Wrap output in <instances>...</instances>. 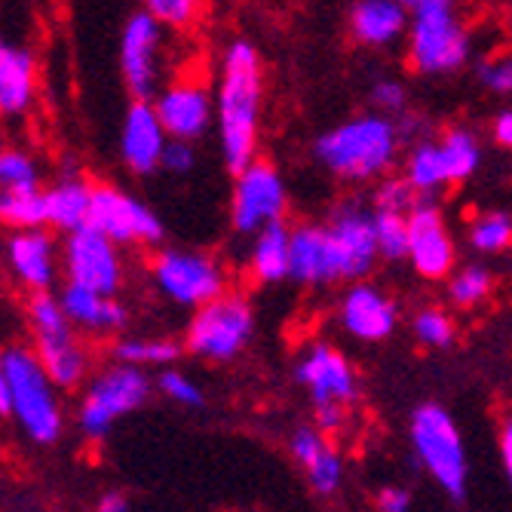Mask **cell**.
Wrapping results in <instances>:
<instances>
[{"label": "cell", "mask_w": 512, "mask_h": 512, "mask_svg": "<svg viewBox=\"0 0 512 512\" xmlns=\"http://www.w3.org/2000/svg\"><path fill=\"white\" fill-rule=\"evenodd\" d=\"M261 99H264V71L258 50L237 37L227 43L221 56V77L215 89V117L221 157L230 172H243L258 151V126H261Z\"/></svg>", "instance_id": "obj_1"}, {"label": "cell", "mask_w": 512, "mask_h": 512, "mask_svg": "<svg viewBox=\"0 0 512 512\" xmlns=\"http://www.w3.org/2000/svg\"><path fill=\"white\" fill-rule=\"evenodd\" d=\"M402 145L399 126L390 114H359L316 135V163L347 184L381 181L396 163Z\"/></svg>", "instance_id": "obj_2"}, {"label": "cell", "mask_w": 512, "mask_h": 512, "mask_svg": "<svg viewBox=\"0 0 512 512\" xmlns=\"http://www.w3.org/2000/svg\"><path fill=\"white\" fill-rule=\"evenodd\" d=\"M0 414L16 417L34 445L59 442L65 430L59 387L37 350L13 344L0 356Z\"/></svg>", "instance_id": "obj_3"}, {"label": "cell", "mask_w": 512, "mask_h": 512, "mask_svg": "<svg viewBox=\"0 0 512 512\" xmlns=\"http://www.w3.org/2000/svg\"><path fill=\"white\" fill-rule=\"evenodd\" d=\"M408 442L417 463L454 503L467 497L470 457L448 408H442L439 402L417 405L408 421Z\"/></svg>", "instance_id": "obj_4"}, {"label": "cell", "mask_w": 512, "mask_h": 512, "mask_svg": "<svg viewBox=\"0 0 512 512\" xmlns=\"http://www.w3.org/2000/svg\"><path fill=\"white\" fill-rule=\"evenodd\" d=\"M473 40L454 0H427L411 10L408 65L421 74H451L470 62Z\"/></svg>", "instance_id": "obj_5"}, {"label": "cell", "mask_w": 512, "mask_h": 512, "mask_svg": "<svg viewBox=\"0 0 512 512\" xmlns=\"http://www.w3.org/2000/svg\"><path fill=\"white\" fill-rule=\"evenodd\" d=\"M28 329L34 338V350L40 362L50 371L59 390H74L86 381L89 371V353L83 350L77 338V325L68 319L62 298L50 292H37L25 304Z\"/></svg>", "instance_id": "obj_6"}, {"label": "cell", "mask_w": 512, "mask_h": 512, "mask_svg": "<svg viewBox=\"0 0 512 512\" xmlns=\"http://www.w3.org/2000/svg\"><path fill=\"white\" fill-rule=\"evenodd\" d=\"M255 335V313L243 295H218L215 301L194 310L188 322L184 347L203 362L237 359Z\"/></svg>", "instance_id": "obj_7"}, {"label": "cell", "mask_w": 512, "mask_h": 512, "mask_svg": "<svg viewBox=\"0 0 512 512\" xmlns=\"http://www.w3.org/2000/svg\"><path fill=\"white\" fill-rule=\"evenodd\" d=\"M148 396H151V381L145 375V368L117 362L105 368L99 378L89 381L77 408V427L89 442H99L114 430L120 417L142 408Z\"/></svg>", "instance_id": "obj_8"}, {"label": "cell", "mask_w": 512, "mask_h": 512, "mask_svg": "<svg viewBox=\"0 0 512 512\" xmlns=\"http://www.w3.org/2000/svg\"><path fill=\"white\" fill-rule=\"evenodd\" d=\"M151 276L163 298L191 310L215 301L227 289V276L218 258L191 249H160L151 261Z\"/></svg>", "instance_id": "obj_9"}, {"label": "cell", "mask_w": 512, "mask_h": 512, "mask_svg": "<svg viewBox=\"0 0 512 512\" xmlns=\"http://www.w3.org/2000/svg\"><path fill=\"white\" fill-rule=\"evenodd\" d=\"M289 209V191L279 169L267 160H252L234 175L230 191V224L237 234H258L261 227L283 221Z\"/></svg>", "instance_id": "obj_10"}, {"label": "cell", "mask_w": 512, "mask_h": 512, "mask_svg": "<svg viewBox=\"0 0 512 512\" xmlns=\"http://www.w3.org/2000/svg\"><path fill=\"white\" fill-rule=\"evenodd\" d=\"M89 227L114 240L117 246H160L166 237V227L160 215L135 200L132 194L114 188V184H96L92 191V209H89Z\"/></svg>", "instance_id": "obj_11"}, {"label": "cell", "mask_w": 512, "mask_h": 512, "mask_svg": "<svg viewBox=\"0 0 512 512\" xmlns=\"http://www.w3.org/2000/svg\"><path fill=\"white\" fill-rule=\"evenodd\" d=\"M62 270L68 283L96 289L102 295H117L123 286V258L120 246L99 234L96 227H80L65 237L62 246Z\"/></svg>", "instance_id": "obj_12"}, {"label": "cell", "mask_w": 512, "mask_h": 512, "mask_svg": "<svg viewBox=\"0 0 512 512\" xmlns=\"http://www.w3.org/2000/svg\"><path fill=\"white\" fill-rule=\"evenodd\" d=\"M160 46L163 22H157L145 7L135 10L120 31V74L132 99L154 102L160 92Z\"/></svg>", "instance_id": "obj_13"}, {"label": "cell", "mask_w": 512, "mask_h": 512, "mask_svg": "<svg viewBox=\"0 0 512 512\" xmlns=\"http://www.w3.org/2000/svg\"><path fill=\"white\" fill-rule=\"evenodd\" d=\"M341 261L344 283H359L365 279L375 264L381 261L378 234H375V209H368L356 200H347L332 209L329 221H325Z\"/></svg>", "instance_id": "obj_14"}, {"label": "cell", "mask_w": 512, "mask_h": 512, "mask_svg": "<svg viewBox=\"0 0 512 512\" xmlns=\"http://www.w3.org/2000/svg\"><path fill=\"white\" fill-rule=\"evenodd\" d=\"M408 224H411L408 261H411L414 273L421 279H430V283L448 279L457 264V249H454V240L448 234L439 206L430 203L427 197H421L417 206L408 212Z\"/></svg>", "instance_id": "obj_15"}, {"label": "cell", "mask_w": 512, "mask_h": 512, "mask_svg": "<svg viewBox=\"0 0 512 512\" xmlns=\"http://www.w3.org/2000/svg\"><path fill=\"white\" fill-rule=\"evenodd\" d=\"M298 384L310 393L313 405L319 402H341L353 405L359 396V381L350 359L325 341H316L295 365Z\"/></svg>", "instance_id": "obj_16"}, {"label": "cell", "mask_w": 512, "mask_h": 512, "mask_svg": "<svg viewBox=\"0 0 512 512\" xmlns=\"http://www.w3.org/2000/svg\"><path fill=\"white\" fill-rule=\"evenodd\" d=\"M338 319H341V329L362 341V344H378L387 341L396 325H399V304L375 283H353L338 307Z\"/></svg>", "instance_id": "obj_17"}, {"label": "cell", "mask_w": 512, "mask_h": 512, "mask_svg": "<svg viewBox=\"0 0 512 512\" xmlns=\"http://www.w3.org/2000/svg\"><path fill=\"white\" fill-rule=\"evenodd\" d=\"M154 108L169 138H181V142L203 138L215 117L212 92L197 80H175L163 86L154 96Z\"/></svg>", "instance_id": "obj_18"}, {"label": "cell", "mask_w": 512, "mask_h": 512, "mask_svg": "<svg viewBox=\"0 0 512 512\" xmlns=\"http://www.w3.org/2000/svg\"><path fill=\"white\" fill-rule=\"evenodd\" d=\"M169 145V132L157 117L154 102L132 99L123 129H120V160L135 175H154L163 169V154Z\"/></svg>", "instance_id": "obj_19"}, {"label": "cell", "mask_w": 512, "mask_h": 512, "mask_svg": "<svg viewBox=\"0 0 512 512\" xmlns=\"http://www.w3.org/2000/svg\"><path fill=\"white\" fill-rule=\"evenodd\" d=\"M7 267L25 292H50L59 276L56 237L46 227L13 230L7 240Z\"/></svg>", "instance_id": "obj_20"}, {"label": "cell", "mask_w": 512, "mask_h": 512, "mask_svg": "<svg viewBox=\"0 0 512 512\" xmlns=\"http://www.w3.org/2000/svg\"><path fill=\"white\" fill-rule=\"evenodd\" d=\"M292 283L298 286H335L344 283L341 261L325 224L292 227Z\"/></svg>", "instance_id": "obj_21"}, {"label": "cell", "mask_w": 512, "mask_h": 512, "mask_svg": "<svg viewBox=\"0 0 512 512\" xmlns=\"http://www.w3.org/2000/svg\"><path fill=\"white\" fill-rule=\"evenodd\" d=\"M411 28V10L402 0H356L350 10V31L356 43L384 50L399 43Z\"/></svg>", "instance_id": "obj_22"}, {"label": "cell", "mask_w": 512, "mask_h": 512, "mask_svg": "<svg viewBox=\"0 0 512 512\" xmlns=\"http://www.w3.org/2000/svg\"><path fill=\"white\" fill-rule=\"evenodd\" d=\"M59 298H62L68 319L80 332H89V335H114L129 319V313L117 301V295H102L96 289H86L77 283H65Z\"/></svg>", "instance_id": "obj_23"}, {"label": "cell", "mask_w": 512, "mask_h": 512, "mask_svg": "<svg viewBox=\"0 0 512 512\" xmlns=\"http://www.w3.org/2000/svg\"><path fill=\"white\" fill-rule=\"evenodd\" d=\"M37 96V62L31 50L19 43L0 46V111L19 117L34 105Z\"/></svg>", "instance_id": "obj_24"}, {"label": "cell", "mask_w": 512, "mask_h": 512, "mask_svg": "<svg viewBox=\"0 0 512 512\" xmlns=\"http://www.w3.org/2000/svg\"><path fill=\"white\" fill-rule=\"evenodd\" d=\"M249 249V273L261 286L286 283L292 276V227L286 221H273L252 234Z\"/></svg>", "instance_id": "obj_25"}, {"label": "cell", "mask_w": 512, "mask_h": 512, "mask_svg": "<svg viewBox=\"0 0 512 512\" xmlns=\"http://www.w3.org/2000/svg\"><path fill=\"white\" fill-rule=\"evenodd\" d=\"M92 191L96 184H89L77 175H65L62 181L46 188V212H50V227L59 234H74V230L89 224L92 209Z\"/></svg>", "instance_id": "obj_26"}, {"label": "cell", "mask_w": 512, "mask_h": 512, "mask_svg": "<svg viewBox=\"0 0 512 512\" xmlns=\"http://www.w3.org/2000/svg\"><path fill=\"white\" fill-rule=\"evenodd\" d=\"M405 178L411 181L417 197H433L442 188H448L451 178H448V166L442 157V145L430 142V138L414 142V148L405 160Z\"/></svg>", "instance_id": "obj_27"}, {"label": "cell", "mask_w": 512, "mask_h": 512, "mask_svg": "<svg viewBox=\"0 0 512 512\" xmlns=\"http://www.w3.org/2000/svg\"><path fill=\"white\" fill-rule=\"evenodd\" d=\"M439 145H442V157H445L451 184H463V181H470L479 172V166H482V142H479V135L473 129L454 126L439 138Z\"/></svg>", "instance_id": "obj_28"}, {"label": "cell", "mask_w": 512, "mask_h": 512, "mask_svg": "<svg viewBox=\"0 0 512 512\" xmlns=\"http://www.w3.org/2000/svg\"><path fill=\"white\" fill-rule=\"evenodd\" d=\"M0 215H4V221L13 230L50 227V212H46V188L0 191Z\"/></svg>", "instance_id": "obj_29"}, {"label": "cell", "mask_w": 512, "mask_h": 512, "mask_svg": "<svg viewBox=\"0 0 512 512\" xmlns=\"http://www.w3.org/2000/svg\"><path fill=\"white\" fill-rule=\"evenodd\" d=\"M178 356H181V344L172 338H123L114 344V359L138 368L172 365Z\"/></svg>", "instance_id": "obj_30"}, {"label": "cell", "mask_w": 512, "mask_h": 512, "mask_svg": "<svg viewBox=\"0 0 512 512\" xmlns=\"http://www.w3.org/2000/svg\"><path fill=\"white\" fill-rule=\"evenodd\" d=\"M375 234H378V249L384 261H408V246H411L408 212L375 209Z\"/></svg>", "instance_id": "obj_31"}, {"label": "cell", "mask_w": 512, "mask_h": 512, "mask_svg": "<svg viewBox=\"0 0 512 512\" xmlns=\"http://www.w3.org/2000/svg\"><path fill=\"white\" fill-rule=\"evenodd\" d=\"M470 246L482 255H500L512 246V215L485 212L470 227Z\"/></svg>", "instance_id": "obj_32"}, {"label": "cell", "mask_w": 512, "mask_h": 512, "mask_svg": "<svg viewBox=\"0 0 512 512\" xmlns=\"http://www.w3.org/2000/svg\"><path fill=\"white\" fill-rule=\"evenodd\" d=\"M491 286H494L491 270L482 264H470L448 276V298L457 307H476L491 295Z\"/></svg>", "instance_id": "obj_33"}, {"label": "cell", "mask_w": 512, "mask_h": 512, "mask_svg": "<svg viewBox=\"0 0 512 512\" xmlns=\"http://www.w3.org/2000/svg\"><path fill=\"white\" fill-rule=\"evenodd\" d=\"M40 188V166L22 148H7L0 154V191Z\"/></svg>", "instance_id": "obj_34"}, {"label": "cell", "mask_w": 512, "mask_h": 512, "mask_svg": "<svg viewBox=\"0 0 512 512\" xmlns=\"http://www.w3.org/2000/svg\"><path fill=\"white\" fill-rule=\"evenodd\" d=\"M414 338L427 347H451L454 341V319L442 307H424L421 313H414Z\"/></svg>", "instance_id": "obj_35"}, {"label": "cell", "mask_w": 512, "mask_h": 512, "mask_svg": "<svg viewBox=\"0 0 512 512\" xmlns=\"http://www.w3.org/2000/svg\"><path fill=\"white\" fill-rule=\"evenodd\" d=\"M304 473H307L310 488H313L319 497H332V494H338L341 485H344V460H341V454H338L335 448H329L316 463H310V467H307Z\"/></svg>", "instance_id": "obj_36"}, {"label": "cell", "mask_w": 512, "mask_h": 512, "mask_svg": "<svg viewBox=\"0 0 512 512\" xmlns=\"http://www.w3.org/2000/svg\"><path fill=\"white\" fill-rule=\"evenodd\" d=\"M417 191L411 188V181L405 175H387L378 181L375 191V206L371 209H387V212H411L417 206Z\"/></svg>", "instance_id": "obj_37"}, {"label": "cell", "mask_w": 512, "mask_h": 512, "mask_svg": "<svg viewBox=\"0 0 512 512\" xmlns=\"http://www.w3.org/2000/svg\"><path fill=\"white\" fill-rule=\"evenodd\" d=\"M160 393L184 408H200L203 405V390L194 378H188L184 371H175V368H166L160 381H157Z\"/></svg>", "instance_id": "obj_38"}, {"label": "cell", "mask_w": 512, "mask_h": 512, "mask_svg": "<svg viewBox=\"0 0 512 512\" xmlns=\"http://www.w3.org/2000/svg\"><path fill=\"white\" fill-rule=\"evenodd\" d=\"M145 10L166 28H188L200 13V0H145Z\"/></svg>", "instance_id": "obj_39"}, {"label": "cell", "mask_w": 512, "mask_h": 512, "mask_svg": "<svg viewBox=\"0 0 512 512\" xmlns=\"http://www.w3.org/2000/svg\"><path fill=\"white\" fill-rule=\"evenodd\" d=\"M329 448L332 445H329V439H325V433L319 427H298L292 433V439H289V451L304 470L310 467V463H316Z\"/></svg>", "instance_id": "obj_40"}, {"label": "cell", "mask_w": 512, "mask_h": 512, "mask_svg": "<svg viewBox=\"0 0 512 512\" xmlns=\"http://www.w3.org/2000/svg\"><path fill=\"white\" fill-rule=\"evenodd\" d=\"M371 102H375V108L381 114H405L408 108V89L405 83L387 77V80H378L375 89H371Z\"/></svg>", "instance_id": "obj_41"}, {"label": "cell", "mask_w": 512, "mask_h": 512, "mask_svg": "<svg viewBox=\"0 0 512 512\" xmlns=\"http://www.w3.org/2000/svg\"><path fill=\"white\" fill-rule=\"evenodd\" d=\"M479 80L491 92H497V96H509V92H512V56H500V59L482 62L479 65Z\"/></svg>", "instance_id": "obj_42"}, {"label": "cell", "mask_w": 512, "mask_h": 512, "mask_svg": "<svg viewBox=\"0 0 512 512\" xmlns=\"http://www.w3.org/2000/svg\"><path fill=\"white\" fill-rule=\"evenodd\" d=\"M197 166V148L194 142H181V138H169L166 154H163V169L172 175H188Z\"/></svg>", "instance_id": "obj_43"}, {"label": "cell", "mask_w": 512, "mask_h": 512, "mask_svg": "<svg viewBox=\"0 0 512 512\" xmlns=\"http://www.w3.org/2000/svg\"><path fill=\"white\" fill-rule=\"evenodd\" d=\"M313 411H316V427L322 433H338L347 424V405L341 402H319L313 405Z\"/></svg>", "instance_id": "obj_44"}, {"label": "cell", "mask_w": 512, "mask_h": 512, "mask_svg": "<svg viewBox=\"0 0 512 512\" xmlns=\"http://www.w3.org/2000/svg\"><path fill=\"white\" fill-rule=\"evenodd\" d=\"M378 512H408L411 509V494L402 485H387L378 491Z\"/></svg>", "instance_id": "obj_45"}, {"label": "cell", "mask_w": 512, "mask_h": 512, "mask_svg": "<svg viewBox=\"0 0 512 512\" xmlns=\"http://www.w3.org/2000/svg\"><path fill=\"white\" fill-rule=\"evenodd\" d=\"M491 135H494V142L500 148H509L512 151V108L500 111L491 123Z\"/></svg>", "instance_id": "obj_46"}, {"label": "cell", "mask_w": 512, "mask_h": 512, "mask_svg": "<svg viewBox=\"0 0 512 512\" xmlns=\"http://www.w3.org/2000/svg\"><path fill=\"white\" fill-rule=\"evenodd\" d=\"M500 463H503L506 482L512 488V417H506L503 427H500Z\"/></svg>", "instance_id": "obj_47"}, {"label": "cell", "mask_w": 512, "mask_h": 512, "mask_svg": "<svg viewBox=\"0 0 512 512\" xmlns=\"http://www.w3.org/2000/svg\"><path fill=\"white\" fill-rule=\"evenodd\" d=\"M96 512H129V500H126L120 491H108V494L99 500Z\"/></svg>", "instance_id": "obj_48"}, {"label": "cell", "mask_w": 512, "mask_h": 512, "mask_svg": "<svg viewBox=\"0 0 512 512\" xmlns=\"http://www.w3.org/2000/svg\"><path fill=\"white\" fill-rule=\"evenodd\" d=\"M402 4H405L408 10H417V7H421V4H427V0H402Z\"/></svg>", "instance_id": "obj_49"}]
</instances>
